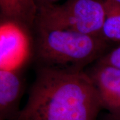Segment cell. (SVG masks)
Instances as JSON below:
<instances>
[{
  "label": "cell",
  "instance_id": "5",
  "mask_svg": "<svg viewBox=\"0 0 120 120\" xmlns=\"http://www.w3.org/2000/svg\"><path fill=\"white\" fill-rule=\"evenodd\" d=\"M87 73L97 90L102 109L120 116V69L98 62Z\"/></svg>",
  "mask_w": 120,
  "mask_h": 120
},
{
  "label": "cell",
  "instance_id": "11",
  "mask_svg": "<svg viewBox=\"0 0 120 120\" xmlns=\"http://www.w3.org/2000/svg\"><path fill=\"white\" fill-rule=\"evenodd\" d=\"M104 120H120V116H115L108 114L105 117Z\"/></svg>",
  "mask_w": 120,
  "mask_h": 120
},
{
  "label": "cell",
  "instance_id": "12",
  "mask_svg": "<svg viewBox=\"0 0 120 120\" xmlns=\"http://www.w3.org/2000/svg\"><path fill=\"white\" fill-rule=\"evenodd\" d=\"M113 1H115L116 3H117V4H120V0H112Z\"/></svg>",
  "mask_w": 120,
  "mask_h": 120
},
{
  "label": "cell",
  "instance_id": "4",
  "mask_svg": "<svg viewBox=\"0 0 120 120\" xmlns=\"http://www.w3.org/2000/svg\"><path fill=\"white\" fill-rule=\"evenodd\" d=\"M31 51L30 28L18 22L1 19L0 69L19 71L29 61Z\"/></svg>",
  "mask_w": 120,
  "mask_h": 120
},
{
  "label": "cell",
  "instance_id": "2",
  "mask_svg": "<svg viewBox=\"0 0 120 120\" xmlns=\"http://www.w3.org/2000/svg\"><path fill=\"white\" fill-rule=\"evenodd\" d=\"M35 49L43 67L82 69L104 55L105 40L72 30L35 26Z\"/></svg>",
  "mask_w": 120,
  "mask_h": 120
},
{
  "label": "cell",
  "instance_id": "6",
  "mask_svg": "<svg viewBox=\"0 0 120 120\" xmlns=\"http://www.w3.org/2000/svg\"><path fill=\"white\" fill-rule=\"evenodd\" d=\"M23 82L19 71L0 69V120H15L21 109Z\"/></svg>",
  "mask_w": 120,
  "mask_h": 120
},
{
  "label": "cell",
  "instance_id": "10",
  "mask_svg": "<svg viewBox=\"0 0 120 120\" xmlns=\"http://www.w3.org/2000/svg\"><path fill=\"white\" fill-rule=\"evenodd\" d=\"M60 0H36L38 6L40 7L42 5H45L49 4H54V3H56L57 1H59Z\"/></svg>",
  "mask_w": 120,
  "mask_h": 120
},
{
  "label": "cell",
  "instance_id": "7",
  "mask_svg": "<svg viewBox=\"0 0 120 120\" xmlns=\"http://www.w3.org/2000/svg\"><path fill=\"white\" fill-rule=\"evenodd\" d=\"M1 19L22 23L30 28L35 26L38 6L36 0H0Z\"/></svg>",
  "mask_w": 120,
  "mask_h": 120
},
{
  "label": "cell",
  "instance_id": "8",
  "mask_svg": "<svg viewBox=\"0 0 120 120\" xmlns=\"http://www.w3.org/2000/svg\"><path fill=\"white\" fill-rule=\"evenodd\" d=\"M105 15L100 37L106 41L120 43V4L112 0H103Z\"/></svg>",
  "mask_w": 120,
  "mask_h": 120
},
{
  "label": "cell",
  "instance_id": "3",
  "mask_svg": "<svg viewBox=\"0 0 120 120\" xmlns=\"http://www.w3.org/2000/svg\"><path fill=\"white\" fill-rule=\"evenodd\" d=\"M105 15L103 0H67L38 8L34 26L72 30L99 36Z\"/></svg>",
  "mask_w": 120,
  "mask_h": 120
},
{
  "label": "cell",
  "instance_id": "1",
  "mask_svg": "<svg viewBox=\"0 0 120 120\" xmlns=\"http://www.w3.org/2000/svg\"><path fill=\"white\" fill-rule=\"evenodd\" d=\"M101 109L88 73L41 66L15 120H98Z\"/></svg>",
  "mask_w": 120,
  "mask_h": 120
},
{
  "label": "cell",
  "instance_id": "9",
  "mask_svg": "<svg viewBox=\"0 0 120 120\" xmlns=\"http://www.w3.org/2000/svg\"><path fill=\"white\" fill-rule=\"evenodd\" d=\"M98 62L120 69V45L107 54H104Z\"/></svg>",
  "mask_w": 120,
  "mask_h": 120
}]
</instances>
